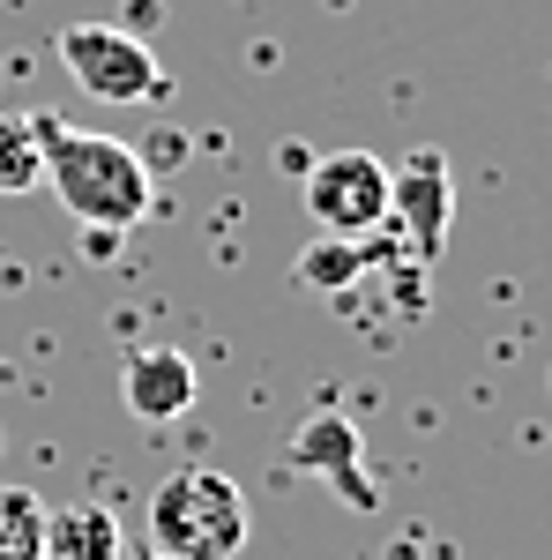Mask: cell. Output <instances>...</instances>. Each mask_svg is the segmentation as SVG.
<instances>
[{
	"instance_id": "obj_7",
	"label": "cell",
	"mask_w": 552,
	"mask_h": 560,
	"mask_svg": "<svg viewBox=\"0 0 552 560\" xmlns=\"http://www.w3.org/2000/svg\"><path fill=\"white\" fill-rule=\"evenodd\" d=\"M120 396L142 427H165V419H187L195 411V359L172 345H134L128 366H120Z\"/></svg>"
},
{
	"instance_id": "obj_12",
	"label": "cell",
	"mask_w": 552,
	"mask_h": 560,
	"mask_svg": "<svg viewBox=\"0 0 552 560\" xmlns=\"http://www.w3.org/2000/svg\"><path fill=\"white\" fill-rule=\"evenodd\" d=\"M134 158H142V173L157 179V173H179V165H187V135H157V142H142V150H134Z\"/></svg>"
},
{
	"instance_id": "obj_11",
	"label": "cell",
	"mask_w": 552,
	"mask_h": 560,
	"mask_svg": "<svg viewBox=\"0 0 552 560\" xmlns=\"http://www.w3.org/2000/svg\"><path fill=\"white\" fill-rule=\"evenodd\" d=\"M38 179H45V165H38L31 120H0V195H31Z\"/></svg>"
},
{
	"instance_id": "obj_1",
	"label": "cell",
	"mask_w": 552,
	"mask_h": 560,
	"mask_svg": "<svg viewBox=\"0 0 552 560\" xmlns=\"http://www.w3.org/2000/svg\"><path fill=\"white\" fill-rule=\"evenodd\" d=\"M31 135H38L45 187L60 195L68 217H83V232H128V224L150 217V173H142L134 142L83 135V128H68V120H52V113H38Z\"/></svg>"
},
{
	"instance_id": "obj_9",
	"label": "cell",
	"mask_w": 552,
	"mask_h": 560,
	"mask_svg": "<svg viewBox=\"0 0 552 560\" xmlns=\"http://www.w3.org/2000/svg\"><path fill=\"white\" fill-rule=\"evenodd\" d=\"M396 255V240H314L306 255H298V292H343V284H359V269H374V261Z\"/></svg>"
},
{
	"instance_id": "obj_4",
	"label": "cell",
	"mask_w": 552,
	"mask_h": 560,
	"mask_svg": "<svg viewBox=\"0 0 552 560\" xmlns=\"http://www.w3.org/2000/svg\"><path fill=\"white\" fill-rule=\"evenodd\" d=\"M306 217L321 240H381L388 232V165L374 150L306 158Z\"/></svg>"
},
{
	"instance_id": "obj_14",
	"label": "cell",
	"mask_w": 552,
	"mask_h": 560,
	"mask_svg": "<svg viewBox=\"0 0 552 560\" xmlns=\"http://www.w3.org/2000/svg\"><path fill=\"white\" fill-rule=\"evenodd\" d=\"M8 8H15V0H0V15H8Z\"/></svg>"
},
{
	"instance_id": "obj_2",
	"label": "cell",
	"mask_w": 552,
	"mask_h": 560,
	"mask_svg": "<svg viewBox=\"0 0 552 560\" xmlns=\"http://www.w3.org/2000/svg\"><path fill=\"white\" fill-rule=\"evenodd\" d=\"M247 493L232 486L224 471H172L157 493H150V553L157 560H232L247 546Z\"/></svg>"
},
{
	"instance_id": "obj_13",
	"label": "cell",
	"mask_w": 552,
	"mask_h": 560,
	"mask_svg": "<svg viewBox=\"0 0 552 560\" xmlns=\"http://www.w3.org/2000/svg\"><path fill=\"white\" fill-rule=\"evenodd\" d=\"M120 560H157V553H150V546H142V553H120Z\"/></svg>"
},
{
	"instance_id": "obj_6",
	"label": "cell",
	"mask_w": 552,
	"mask_h": 560,
	"mask_svg": "<svg viewBox=\"0 0 552 560\" xmlns=\"http://www.w3.org/2000/svg\"><path fill=\"white\" fill-rule=\"evenodd\" d=\"M292 471L337 486L351 509H374V501H381V486H374V471H366V441H359V427H351L343 411H314V419H298Z\"/></svg>"
},
{
	"instance_id": "obj_3",
	"label": "cell",
	"mask_w": 552,
	"mask_h": 560,
	"mask_svg": "<svg viewBox=\"0 0 552 560\" xmlns=\"http://www.w3.org/2000/svg\"><path fill=\"white\" fill-rule=\"evenodd\" d=\"M60 68L97 105H157L172 90L165 60L150 52V38H134L128 23H68L60 31Z\"/></svg>"
},
{
	"instance_id": "obj_8",
	"label": "cell",
	"mask_w": 552,
	"mask_h": 560,
	"mask_svg": "<svg viewBox=\"0 0 552 560\" xmlns=\"http://www.w3.org/2000/svg\"><path fill=\"white\" fill-rule=\"evenodd\" d=\"M120 516L97 509V501H75V509H45V538L38 560H120Z\"/></svg>"
},
{
	"instance_id": "obj_5",
	"label": "cell",
	"mask_w": 552,
	"mask_h": 560,
	"mask_svg": "<svg viewBox=\"0 0 552 560\" xmlns=\"http://www.w3.org/2000/svg\"><path fill=\"white\" fill-rule=\"evenodd\" d=\"M448 217H456V179L441 150H411L403 165H388V240L411 255V269L448 247Z\"/></svg>"
},
{
	"instance_id": "obj_10",
	"label": "cell",
	"mask_w": 552,
	"mask_h": 560,
	"mask_svg": "<svg viewBox=\"0 0 552 560\" xmlns=\"http://www.w3.org/2000/svg\"><path fill=\"white\" fill-rule=\"evenodd\" d=\"M45 501L31 486H0V560H38Z\"/></svg>"
}]
</instances>
